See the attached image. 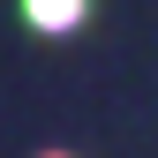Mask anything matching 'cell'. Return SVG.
<instances>
[{
  "mask_svg": "<svg viewBox=\"0 0 158 158\" xmlns=\"http://www.w3.org/2000/svg\"><path fill=\"white\" fill-rule=\"evenodd\" d=\"M23 15H30L38 30H68L75 15H83V0H23Z\"/></svg>",
  "mask_w": 158,
  "mask_h": 158,
  "instance_id": "1",
  "label": "cell"
}]
</instances>
